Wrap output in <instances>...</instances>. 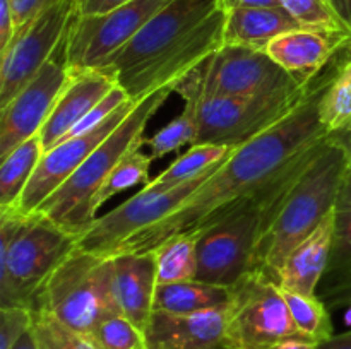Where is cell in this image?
<instances>
[{
	"mask_svg": "<svg viewBox=\"0 0 351 349\" xmlns=\"http://www.w3.org/2000/svg\"><path fill=\"white\" fill-rule=\"evenodd\" d=\"M129 101H134V99H130V96L127 94L125 89H122L120 86H115V88H113L112 91H110L108 94L98 103V105H95L91 109H89L88 115H86L84 118H82L81 122H79L77 125L69 132V135L65 137V139H69V137L84 135V133L98 129V127L103 125V123H105L106 120L117 112V109H120L125 103Z\"/></svg>",
	"mask_w": 351,
	"mask_h": 349,
	"instance_id": "cell-33",
	"label": "cell"
},
{
	"mask_svg": "<svg viewBox=\"0 0 351 349\" xmlns=\"http://www.w3.org/2000/svg\"><path fill=\"white\" fill-rule=\"evenodd\" d=\"M280 3L304 27L351 29V26L339 16L332 0H280Z\"/></svg>",
	"mask_w": 351,
	"mask_h": 349,
	"instance_id": "cell-32",
	"label": "cell"
},
{
	"mask_svg": "<svg viewBox=\"0 0 351 349\" xmlns=\"http://www.w3.org/2000/svg\"><path fill=\"white\" fill-rule=\"evenodd\" d=\"M216 170L218 168L170 190H156L144 185V188L129 201L117 205L105 216L96 218V221L79 236L75 246L112 257L130 236L149 228L151 224H156L180 207Z\"/></svg>",
	"mask_w": 351,
	"mask_h": 349,
	"instance_id": "cell-11",
	"label": "cell"
},
{
	"mask_svg": "<svg viewBox=\"0 0 351 349\" xmlns=\"http://www.w3.org/2000/svg\"><path fill=\"white\" fill-rule=\"evenodd\" d=\"M43 154V140L36 133L0 159V209L14 207L19 202Z\"/></svg>",
	"mask_w": 351,
	"mask_h": 349,
	"instance_id": "cell-23",
	"label": "cell"
},
{
	"mask_svg": "<svg viewBox=\"0 0 351 349\" xmlns=\"http://www.w3.org/2000/svg\"><path fill=\"white\" fill-rule=\"evenodd\" d=\"M34 308H43L88 337L105 318L122 313L117 300L113 257L75 246L48 277Z\"/></svg>",
	"mask_w": 351,
	"mask_h": 349,
	"instance_id": "cell-5",
	"label": "cell"
},
{
	"mask_svg": "<svg viewBox=\"0 0 351 349\" xmlns=\"http://www.w3.org/2000/svg\"><path fill=\"white\" fill-rule=\"evenodd\" d=\"M218 9H221L219 0H171L96 70L110 75L117 86L122 84L144 67L177 50Z\"/></svg>",
	"mask_w": 351,
	"mask_h": 349,
	"instance_id": "cell-9",
	"label": "cell"
},
{
	"mask_svg": "<svg viewBox=\"0 0 351 349\" xmlns=\"http://www.w3.org/2000/svg\"><path fill=\"white\" fill-rule=\"evenodd\" d=\"M332 235H335V209L304 242L298 243L288 253L278 277V286L293 293L315 294V289L324 279L331 259Z\"/></svg>",
	"mask_w": 351,
	"mask_h": 349,
	"instance_id": "cell-19",
	"label": "cell"
},
{
	"mask_svg": "<svg viewBox=\"0 0 351 349\" xmlns=\"http://www.w3.org/2000/svg\"><path fill=\"white\" fill-rule=\"evenodd\" d=\"M300 84L281 68L266 51L223 44L197 68L185 75L177 91H195L223 96H273L293 92Z\"/></svg>",
	"mask_w": 351,
	"mask_h": 349,
	"instance_id": "cell-7",
	"label": "cell"
},
{
	"mask_svg": "<svg viewBox=\"0 0 351 349\" xmlns=\"http://www.w3.org/2000/svg\"><path fill=\"white\" fill-rule=\"evenodd\" d=\"M170 2L130 0L105 14H75L67 33V64L72 74L101 67Z\"/></svg>",
	"mask_w": 351,
	"mask_h": 349,
	"instance_id": "cell-10",
	"label": "cell"
},
{
	"mask_svg": "<svg viewBox=\"0 0 351 349\" xmlns=\"http://www.w3.org/2000/svg\"><path fill=\"white\" fill-rule=\"evenodd\" d=\"M350 300H351V298H350Z\"/></svg>",
	"mask_w": 351,
	"mask_h": 349,
	"instance_id": "cell-44",
	"label": "cell"
},
{
	"mask_svg": "<svg viewBox=\"0 0 351 349\" xmlns=\"http://www.w3.org/2000/svg\"><path fill=\"white\" fill-rule=\"evenodd\" d=\"M130 0H77V14L79 16H96V14H105Z\"/></svg>",
	"mask_w": 351,
	"mask_h": 349,
	"instance_id": "cell-37",
	"label": "cell"
},
{
	"mask_svg": "<svg viewBox=\"0 0 351 349\" xmlns=\"http://www.w3.org/2000/svg\"><path fill=\"white\" fill-rule=\"evenodd\" d=\"M237 147L219 146V144H194L187 153L178 156L167 170L161 171L147 187L156 190H170V188L195 180L202 174L218 168Z\"/></svg>",
	"mask_w": 351,
	"mask_h": 349,
	"instance_id": "cell-24",
	"label": "cell"
},
{
	"mask_svg": "<svg viewBox=\"0 0 351 349\" xmlns=\"http://www.w3.org/2000/svg\"><path fill=\"white\" fill-rule=\"evenodd\" d=\"M117 300L122 313L146 332L154 311L158 287L154 253H119L113 255Z\"/></svg>",
	"mask_w": 351,
	"mask_h": 349,
	"instance_id": "cell-18",
	"label": "cell"
},
{
	"mask_svg": "<svg viewBox=\"0 0 351 349\" xmlns=\"http://www.w3.org/2000/svg\"><path fill=\"white\" fill-rule=\"evenodd\" d=\"M232 300L230 286L204 283L199 279L158 284L154 294V311L192 315L226 308Z\"/></svg>",
	"mask_w": 351,
	"mask_h": 349,
	"instance_id": "cell-22",
	"label": "cell"
},
{
	"mask_svg": "<svg viewBox=\"0 0 351 349\" xmlns=\"http://www.w3.org/2000/svg\"><path fill=\"white\" fill-rule=\"evenodd\" d=\"M77 238L41 214L0 209V308L33 310L48 277Z\"/></svg>",
	"mask_w": 351,
	"mask_h": 349,
	"instance_id": "cell-4",
	"label": "cell"
},
{
	"mask_svg": "<svg viewBox=\"0 0 351 349\" xmlns=\"http://www.w3.org/2000/svg\"><path fill=\"white\" fill-rule=\"evenodd\" d=\"M223 10L242 9V7H281L280 0H219Z\"/></svg>",
	"mask_w": 351,
	"mask_h": 349,
	"instance_id": "cell-38",
	"label": "cell"
},
{
	"mask_svg": "<svg viewBox=\"0 0 351 349\" xmlns=\"http://www.w3.org/2000/svg\"><path fill=\"white\" fill-rule=\"evenodd\" d=\"M311 84L273 96H223L195 91H177V94L195 109V144L239 147L288 115L304 99Z\"/></svg>",
	"mask_w": 351,
	"mask_h": 349,
	"instance_id": "cell-6",
	"label": "cell"
},
{
	"mask_svg": "<svg viewBox=\"0 0 351 349\" xmlns=\"http://www.w3.org/2000/svg\"><path fill=\"white\" fill-rule=\"evenodd\" d=\"M319 115L328 133H351V53L345 62L332 67L331 79L319 106Z\"/></svg>",
	"mask_w": 351,
	"mask_h": 349,
	"instance_id": "cell-25",
	"label": "cell"
},
{
	"mask_svg": "<svg viewBox=\"0 0 351 349\" xmlns=\"http://www.w3.org/2000/svg\"><path fill=\"white\" fill-rule=\"evenodd\" d=\"M16 34V21H14L10 0H0V55L5 53L12 38Z\"/></svg>",
	"mask_w": 351,
	"mask_h": 349,
	"instance_id": "cell-36",
	"label": "cell"
},
{
	"mask_svg": "<svg viewBox=\"0 0 351 349\" xmlns=\"http://www.w3.org/2000/svg\"><path fill=\"white\" fill-rule=\"evenodd\" d=\"M86 339L96 349H149L146 332L123 313L105 318Z\"/></svg>",
	"mask_w": 351,
	"mask_h": 349,
	"instance_id": "cell-30",
	"label": "cell"
},
{
	"mask_svg": "<svg viewBox=\"0 0 351 349\" xmlns=\"http://www.w3.org/2000/svg\"><path fill=\"white\" fill-rule=\"evenodd\" d=\"M351 48V29L298 27L274 38L266 53L300 84H311L332 58Z\"/></svg>",
	"mask_w": 351,
	"mask_h": 349,
	"instance_id": "cell-15",
	"label": "cell"
},
{
	"mask_svg": "<svg viewBox=\"0 0 351 349\" xmlns=\"http://www.w3.org/2000/svg\"><path fill=\"white\" fill-rule=\"evenodd\" d=\"M332 3H335L339 16L345 19V23L351 26V0H332Z\"/></svg>",
	"mask_w": 351,
	"mask_h": 349,
	"instance_id": "cell-42",
	"label": "cell"
},
{
	"mask_svg": "<svg viewBox=\"0 0 351 349\" xmlns=\"http://www.w3.org/2000/svg\"><path fill=\"white\" fill-rule=\"evenodd\" d=\"M348 171V135L331 133L293 181L274 212L264 221L250 270L278 284L288 253L304 242L335 209Z\"/></svg>",
	"mask_w": 351,
	"mask_h": 349,
	"instance_id": "cell-2",
	"label": "cell"
},
{
	"mask_svg": "<svg viewBox=\"0 0 351 349\" xmlns=\"http://www.w3.org/2000/svg\"><path fill=\"white\" fill-rule=\"evenodd\" d=\"M12 349H40L38 348V341H36V335H34L33 327L19 339V341L14 344Z\"/></svg>",
	"mask_w": 351,
	"mask_h": 349,
	"instance_id": "cell-41",
	"label": "cell"
},
{
	"mask_svg": "<svg viewBox=\"0 0 351 349\" xmlns=\"http://www.w3.org/2000/svg\"><path fill=\"white\" fill-rule=\"evenodd\" d=\"M134 106H136V101L125 103L98 129L84 133V135L69 137L51 149L45 151L36 171L31 177L29 183L26 185L14 209L21 214H34L38 207L79 170V166L88 159L89 154L123 122V118L132 112Z\"/></svg>",
	"mask_w": 351,
	"mask_h": 349,
	"instance_id": "cell-14",
	"label": "cell"
},
{
	"mask_svg": "<svg viewBox=\"0 0 351 349\" xmlns=\"http://www.w3.org/2000/svg\"><path fill=\"white\" fill-rule=\"evenodd\" d=\"M173 89V86H168L136 101V106L123 122L89 154L79 170L38 207L36 214L45 216L79 238L98 218L96 195L108 174L125 154L143 147L147 122L165 105Z\"/></svg>",
	"mask_w": 351,
	"mask_h": 349,
	"instance_id": "cell-3",
	"label": "cell"
},
{
	"mask_svg": "<svg viewBox=\"0 0 351 349\" xmlns=\"http://www.w3.org/2000/svg\"><path fill=\"white\" fill-rule=\"evenodd\" d=\"M158 284L191 281L197 276V235L184 233L154 250Z\"/></svg>",
	"mask_w": 351,
	"mask_h": 349,
	"instance_id": "cell-26",
	"label": "cell"
},
{
	"mask_svg": "<svg viewBox=\"0 0 351 349\" xmlns=\"http://www.w3.org/2000/svg\"><path fill=\"white\" fill-rule=\"evenodd\" d=\"M315 349H351V331L332 335L324 342H319Z\"/></svg>",
	"mask_w": 351,
	"mask_h": 349,
	"instance_id": "cell-40",
	"label": "cell"
},
{
	"mask_svg": "<svg viewBox=\"0 0 351 349\" xmlns=\"http://www.w3.org/2000/svg\"><path fill=\"white\" fill-rule=\"evenodd\" d=\"M31 327L33 310L24 307L0 308V349H12Z\"/></svg>",
	"mask_w": 351,
	"mask_h": 349,
	"instance_id": "cell-34",
	"label": "cell"
},
{
	"mask_svg": "<svg viewBox=\"0 0 351 349\" xmlns=\"http://www.w3.org/2000/svg\"><path fill=\"white\" fill-rule=\"evenodd\" d=\"M281 294L287 301L295 325L302 334L314 339L315 342H324L335 335L331 315L315 294H302L287 289H281Z\"/></svg>",
	"mask_w": 351,
	"mask_h": 349,
	"instance_id": "cell-27",
	"label": "cell"
},
{
	"mask_svg": "<svg viewBox=\"0 0 351 349\" xmlns=\"http://www.w3.org/2000/svg\"><path fill=\"white\" fill-rule=\"evenodd\" d=\"M226 308L192 315L153 311L146 328L147 346L149 349H228Z\"/></svg>",
	"mask_w": 351,
	"mask_h": 349,
	"instance_id": "cell-16",
	"label": "cell"
},
{
	"mask_svg": "<svg viewBox=\"0 0 351 349\" xmlns=\"http://www.w3.org/2000/svg\"><path fill=\"white\" fill-rule=\"evenodd\" d=\"M115 86L117 82L101 70L72 74L71 81L58 96L50 116L40 130L45 151L65 140L69 132L88 115L89 109L98 105Z\"/></svg>",
	"mask_w": 351,
	"mask_h": 349,
	"instance_id": "cell-17",
	"label": "cell"
},
{
	"mask_svg": "<svg viewBox=\"0 0 351 349\" xmlns=\"http://www.w3.org/2000/svg\"><path fill=\"white\" fill-rule=\"evenodd\" d=\"M230 289L228 349H269L285 339L307 337L295 325L280 286L264 274L249 270Z\"/></svg>",
	"mask_w": 351,
	"mask_h": 349,
	"instance_id": "cell-8",
	"label": "cell"
},
{
	"mask_svg": "<svg viewBox=\"0 0 351 349\" xmlns=\"http://www.w3.org/2000/svg\"><path fill=\"white\" fill-rule=\"evenodd\" d=\"M223 44L266 51L274 38L304 27L285 7H242L225 10Z\"/></svg>",
	"mask_w": 351,
	"mask_h": 349,
	"instance_id": "cell-20",
	"label": "cell"
},
{
	"mask_svg": "<svg viewBox=\"0 0 351 349\" xmlns=\"http://www.w3.org/2000/svg\"><path fill=\"white\" fill-rule=\"evenodd\" d=\"M71 77L65 36L38 74L3 108H0V159L24 140L40 133Z\"/></svg>",
	"mask_w": 351,
	"mask_h": 349,
	"instance_id": "cell-13",
	"label": "cell"
},
{
	"mask_svg": "<svg viewBox=\"0 0 351 349\" xmlns=\"http://www.w3.org/2000/svg\"><path fill=\"white\" fill-rule=\"evenodd\" d=\"M197 139V118H195V109L191 103H185L180 115L175 116L168 125L158 133H154L151 139L144 140L151 149V159L156 161L167 154L175 153L184 146H194Z\"/></svg>",
	"mask_w": 351,
	"mask_h": 349,
	"instance_id": "cell-29",
	"label": "cell"
},
{
	"mask_svg": "<svg viewBox=\"0 0 351 349\" xmlns=\"http://www.w3.org/2000/svg\"><path fill=\"white\" fill-rule=\"evenodd\" d=\"M324 293L343 303L351 298V171H346L335 204L331 259L324 274Z\"/></svg>",
	"mask_w": 351,
	"mask_h": 349,
	"instance_id": "cell-21",
	"label": "cell"
},
{
	"mask_svg": "<svg viewBox=\"0 0 351 349\" xmlns=\"http://www.w3.org/2000/svg\"><path fill=\"white\" fill-rule=\"evenodd\" d=\"M151 163L153 159L149 154L141 153V149H132L129 154H125V157L113 168L103 183L101 190L96 195V209L101 207L106 201L115 197L120 192H125L137 185L149 183Z\"/></svg>",
	"mask_w": 351,
	"mask_h": 349,
	"instance_id": "cell-28",
	"label": "cell"
},
{
	"mask_svg": "<svg viewBox=\"0 0 351 349\" xmlns=\"http://www.w3.org/2000/svg\"><path fill=\"white\" fill-rule=\"evenodd\" d=\"M55 0H10L16 21V33L31 23L45 7L50 5Z\"/></svg>",
	"mask_w": 351,
	"mask_h": 349,
	"instance_id": "cell-35",
	"label": "cell"
},
{
	"mask_svg": "<svg viewBox=\"0 0 351 349\" xmlns=\"http://www.w3.org/2000/svg\"><path fill=\"white\" fill-rule=\"evenodd\" d=\"M331 74L332 67L326 68L288 115L237 147L180 207L156 224L130 236L113 255L151 253L173 236L202 231L267 187L312 146L331 135L319 115Z\"/></svg>",
	"mask_w": 351,
	"mask_h": 349,
	"instance_id": "cell-1",
	"label": "cell"
},
{
	"mask_svg": "<svg viewBox=\"0 0 351 349\" xmlns=\"http://www.w3.org/2000/svg\"><path fill=\"white\" fill-rule=\"evenodd\" d=\"M33 331L40 349H96L88 339L69 328L43 308L33 310Z\"/></svg>",
	"mask_w": 351,
	"mask_h": 349,
	"instance_id": "cell-31",
	"label": "cell"
},
{
	"mask_svg": "<svg viewBox=\"0 0 351 349\" xmlns=\"http://www.w3.org/2000/svg\"><path fill=\"white\" fill-rule=\"evenodd\" d=\"M77 14V0H55L17 31L2 53L0 108L7 105L48 62L67 36Z\"/></svg>",
	"mask_w": 351,
	"mask_h": 349,
	"instance_id": "cell-12",
	"label": "cell"
},
{
	"mask_svg": "<svg viewBox=\"0 0 351 349\" xmlns=\"http://www.w3.org/2000/svg\"><path fill=\"white\" fill-rule=\"evenodd\" d=\"M348 170L351 171V133L348 135Z\"/></svg>",
	"mask_w": 351,
	"mask_h": 349,
	"instance_id": "cell-43",
	"label": "cell"
},
{
	"mask_svg": "<svg viewBox=\"0 0 351 349\" xmlns=\"http://www.w3.org/2000/svg\"><path fill=\"white\" fill-rule=\"evenodd\" d=\"M319 342H315L311 337H291L285 339V341L276 342L274 346H271L269 349H315Z\"/></svg>",
	"mask_w": 351,
	"mask_h": 349,
	"instance_id": "cell-39",
	"label": "cell"
}]
</instances>
